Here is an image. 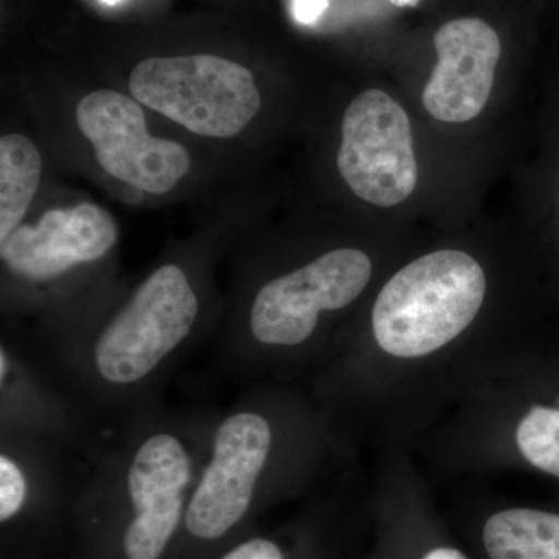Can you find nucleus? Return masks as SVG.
<instances>
[{
    "label": "nucleus",
    "mask_w": 559,
    "mask_h": 559,
    "mask_svg": "<svg viewBox=\"0 0 559 559\" xmlns=\"http://www.w3.org/2000/svg\"><path fill=\"white\" fill-rule=\"evenodd\" d=\"M491 278L468 250L411 260L320 364L316 392L342 432L378 451L412 450L448 412L547 340L492 307Z\"/></svg>",
    "instance_id": "1"
},
{
    "label": "nucleus",
    "mask_w": 559,
    "mask_h": 559,
    "mask_svg": "<svg viewBox=\"0 0 559 559\" xmlns=\"http://www.w3.org/2000/svg\"><path fill=\"white\" fill-rule=\"evenodd\" d=\"M411 451L439 476L525 473L559 481V337L471 393Z\"/></svg>",
    "instance_id": "2"
},
{
    "label": "nucleus",
    "mask_w": 559,
    "mask_h": 559,
    "mask_svg": "<svg viewBox=\"0 0 559 559\" xmlns=\"http://www.w3.org/2000/svg\"><path fill=\"white\" fill-rule=\"evenodd\" d=\"M344 436L320 409L288 417L245 409L229 415L213 437L212 452L194 484L183 524L194 538H223L248 513L261 480L277 465H318L326 441Z\"/></svg>",
    "instance_id": "3"
},
{
    "label": "nucleus",
    "mask_w": 559,
    "mask_h": 559,
    "mask_svg": "<svg viewBox=\"0 0 559 559\" xmlns=\"http://www.w3.org/2000/svg\"><path fill=\"white\" fill-rule=\"evenodd\" d=\"M373 277L374 261L366 250H326L257 290L249 311L250 337L278 364H322L333 349L326 333L331 318L355 307Z\"/></svg>",
    "instance_id": "4"
},
{
    "label": "nucleus",
    "mask_w": 559,
    "mask_h": 559,
    "mask_svg": "<svg viewBox=\"0 0 559 559\" xmlns=\"http://www.w3.org/2000/svg\"><path fill=\"white\" fill-rule=\"evenodd\" d=\"M128 84L140 105L202 138H235L261 108L252 72L218 55L146 58Z\"/></svg>",
    "instance_id": "5"
},
{
    "label": "nucleus",
    "mask_w": 559,
    "mask_h": 559,
    "mask_svg": "<svg viewBox=\"0 0 559 559\" xmlns=\"http://www.w3.org/2000/svg\"><path fill=\"white\" fill-rule=\"evenodd\" d=\"M198 314L200 300L187 272L162 264L98 334L92 347L95 373L112 388L140 384L190 336Z\"/></svg>",
    "instance_id": "6"
},
{
    "label": "nucleus",
    "mask_w": 559,
    "mask_h": 559,
    "mask_svg": "<svg viewBox=\"0 0 559 559\" xmlns=\"http://www.w3.org/2000/svg\"><path fill=\"white\" fill-rule=\"evenodd\" d=\"M337 167L353 193L378 207H393L414 193V135L399 102L380 90L353 98L342 120Z\"/></svg>",
    "instance_id": "7"
},
{
    "label": "nucleus",
    "mask_w": 559,
    "mask_h": 559,
    "mask_svg": "<svg viewBox=\"0 0 559 559\" xmlns=\"http://www.w3.org/2000/svg\"><path fill=\"white\" fill-rule=\"evenodd\" d=\"M76 124L109 176L143 193H170L189 175L191 156L175 140L153 138L142 105L112 90L84 95Z\"/></svg>",
    "instance_id": "8"
},
{
    "label": "nucleus",
    "mask_w": 559,
    "mask_h": 559,
    "mask_svg": "<svg viewBox=\"0 0 559 559\" xmlns=\"http://www.w3.org/2000/svg\"><path fill=\"white\" fill-rule=\"evenodd\" d=\"M193 460L171 432H154L139 444L127 473L132 518L123 536L128 559H160L186 518Z\"/></svg>",
    "instance_id": "9"
},
{
    "label": "nucleus",
    "mask_w": 559,
    "mask_h": 559,
    "mask_svg": "<svg viewBox=\"0 0 559 559\" xmlns=\"http://www.w3.org/2000/svg\"><path fill=\"white\" fill-rule=\"evenodd\" d=\"M119 240V226L102 205L83 202L44 213L35 226L21 224L0 257L7 270L31 282H50L75 267L108 255Z\"/></svg>",
    "instance_id": "10"
},
{
    "label": "nucleus",
    "mask_w": 559,
    "mask_h": 559,
    "mask_svg": "<svg viewBox=\"0 0 559 559\" xmlns=\"http://www.w3.org/2000/svg\"><path fill=\"white\" fill-rule=\"evenodd\" d=\"M439 62L423 91L426 110L444 123H465L484 110L495 84L500 39L491 25L462 17L433 36Z\"/></svg>",
    "instance_id": "11"
},
{
    "label": "nucleus",
    "mask_w": 559,
    "mask_h": 559,
    "mask_svg": "<svg viewBox=\"0 0 559 559\" xmlns=\"http://www.w3.org/2000/svg\"><path fill=\"white\" fill-rule=\"evenodd\" d=\"M479 546L485 559H559V510L507 506L481 521Z\"/></svg>",
    "instance_id": "12"
},
{
    "label": "nucleus",
    "mask_w": 559,
    "mask_h": 559,
    "mask_svg": "<svg viewBox=\"0 0 559 559\" xmlns=\"http://www.w3.org/2000/svg\"><path fill=\"white\" fill-rule=\"evenodd\" d=\"M44 160L38 146L24 134L0 139V242L21 226L27 215L40 179Z\"/></svg>",
    "instance_id": "13"
},
{
    "label": "nucleus",
    "mask_w": 559,
    "mask_h": 559,
    "mask_svg": "<svg viewBox=\"0 0 559 559\" xmlns=\"http://www.w3.org/2000/svg\"><path fill=\"white\" fill-rule=\"evenodd\" d=\"M28 496V479L21 463L3 451L0 455V521L13 520Z\"/></svg>",
    "instance_id": "14"
},
{
    "label": "nucleus",
    "mask_w": 559,
    "mask_h": 559,
    "mask_svg": "<svg viewBox=\"0 0 559 559\" xmlns=\"http://www.w3.org/2000/svg\"><path fill=\"white\" fill-rule=\"evenodd\" d=\"M221 559H286L282 547L274 540L252 538L231 549Z\"/></svg>",
    "instance_id": "15"
},
{
    "label": "nucleus",
    "mask_w": 559,
    "mask_h": 559,
    "mask_svg": "<svg viewBox=\"0 0 559 559\" xmlns=\"http://www.w3.org/2000/svg\"><path fill=\"white\" fill-rule=\"evenodd\" d=\"M330 0H294L293 16L301 25H311L329 9Z\"/></svg>",
    "instance_id": "16"
},
{
    "label": "nucleus",
    "mask_w": 559,
    "mask_h": 559,
    "mask_svg": "<svg viewBox=\"0 0 559 559\" xmlns=\"http://www.w3.org/2000/svg\"><path fill=\"white\" fill-rule=\"evenodd\" d=\"M417 559H469L465 551L451 544H433L423 551Z\"/></svg>",
    "instance_id": "17"
},
{
    "label": "nucleus",
    "mask_w": 559,
    "mask_h": 559,
    "mask_svg": "<svg viewBox=\"0 0 559 559\" xmlns=\"http://www.w3.org/2000/svg\"><path fill=\"white\" fill-rule=\"evenodd\" d=\"M389 2L393 3L395 7H400V9H406V7L414 9V7H417L421 0H389Z\"/></svg>",
    "instance_id": "18"
},
{
    "label": "nucleus",
    "mask_w": 559,
    "mask_h": 559,
    "mask_svg": "<svg viewBox=\"0 0 559 559\" xmlns=\"http://www.w3.org/2000/svg\"><path fill=\"white\" fill-rule=\"evenodd\" d=\"M103 3H106V5H117V3L121 2V0H102Z\"/></svg>",
    "instance_id": "19"
}]
</instances>
